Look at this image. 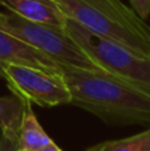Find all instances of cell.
I'll use <instances>...</instances> for the list:
<instances>
[{
    "label": "cell",
    "instance_id": "1",
    "mask_svg": "<svg viewBox=\"0 0 150 151\" xmlns=\"http://www.w3.org/2000/svg\"><path fill=\"white\" fill-rule=\"evenodd\" d=\"M71 104L106 123L150 125V93L100 72L61 65Z\"/></svg>",
    "mask_w": 150,
    "mask_h": 151
},
{
    "label": "cell",
    "instance_id": "2",
    "mask_svg": "<svg viewBox=\"0 0 150 151\" xmlns=\"http://www.w3.org/2000/svg\"><path fill=\"white\" fill-rule=\"evenodd\" d=\"M64 17L150 57V25L121 0H50Z\"/></svg>",
    "mask_w": 150,
    "mask_h": 151
},
{
    "label": "cell",
    "instance_id": "3",
    "mask_svg": "<svg viewBox=\"0 0 150 151\" xmlns=\"http://www.w3.org/2000/svg\"><path fill=\"white\" fill-rule=\"evenodd\" d=\"M64 29L105 74L150 93V57L140 56L118 42L92 33L68 19Z\"/></svg>",
    "mask_w": 150,
    "mask_h": 151
},
{
    "label": "cell",
    "instance_id": "4",
    "mask_svg": "<svg viewBox=\"0 0 150 151\" xmlns=\"http://www.w3.org/2000/svg\"><path fill=\"white\" fill-rule=\"evenodd\" d=\"M0 29L43 52L60 65L104 73L64 28L27 20L9 11H0Z\"/></svg>",
    "mask_w": 150,
    "mask_h": 151
},
{
    "label": "cell",
    "instance_id": "5",
    "mask_svg": "<svg viewBox=\"0 0 150 151\" xmlns=\"http://www.w3.org/2000/svg\"><path fill=\"white\" fill-rule=\"evenodd\" d=\"M0 77L7 81L11 91L21 101L41 107L71 104V93L63 74L24 65L0 64Z\"/></svg>",
    "mask_w": 150,
    "mask_h": 151
},
{
    "label": "cell",
    "instance_id": "6",
    "mask_svg": "<svg viewBox=\"0 0 150 151\" xmlns=\"http://www.w3.org/2000/svg\"><path fill=\"white\" fill-rule=\"evenodd\" d=\"M0 64H13L61 74V65L43 52L0 29Z\"/></svg>",
    "mask_w": 150,
    "mask_h": 151
},
{
    "label": "cell",
    "instance_id": "7",
    "mask_svg": "<svg viewBox=\"0 0 150 151\" xmlns=\"http://www.w3.org/2000/svg\"><path fill=\"white\" fill-rule=\"evenodd\" d=\"M0 7L31 21L60 28L65 25L66 19L50 0H0Z\"/></svg>",
    "mask_w": 150,
    "mask_h": 151
},
{
    "label": "cell",
    "instance_id": "8",
    "mask_svg": "<svg viewBox=\"0 0 150 151\" xmlns=\"http://www.w3.org/2000/svg\"><path fill=\"white\" fill-rule=\"evenodd\" d=\"M50 142L52 139L41 127L33 110H32V104H29L28 101H24V113L20 127H19L17 139H16L17 150L40 151Z\"/></svg>",
    "mask_w": 150,
    "mask_h": 151
},
{
    "label": "cell",
    "instance_id": "9",
    "mask_svg": "<svg viewBox=\"0 0 150 151\" xmlns=\"http://www.w3.org/2000/svg\"><path fill=\"white\" fill-rule=\"evenodd\" d=\"M24 113V101L15 94L0 97V133L1 137L11 141L17 139L19 127Z\"/></svg>",
    "mask_w": 150,
    "mask_h": 151
},
{
    "label": "cell",
    "instance_id": "10",
    "mask_svg": "<svg viewBox=\"0 0 150 151\" xmlns=\"http://www.w3.org/2000/svg\"><path fill=\"white\" fill-rule=\"evenodd\" d=\"M87 151H150V127L128 138L101 142Z\"/></svg>",
    "mask_w": 150,
    "mask_h": 151
},
{
    "label": "cell",
    "instance_id": "11",
    "mask_svg": "<svg viewBox=\"0 0 150 151\" xmlns=\"http://www.w3.org/2000/svg\"><path fill=\"white\" fill-rule=\"evenodd\" d=\"M132 9L140 16L142 20L150 16V0H129Z\"/></svg>",
    "mask_w": 150,
    "mask_h": 151
},
{
    "label": "cell",
    "instance_id": "12",
    "mask_svg": "<svg viewBox=\"0 0 150 151\" xmlns=\"http://www.w3.org/2000/svg\"><path fill=\"white\" fill-rule=\"evenodd\" d=\"M0 151H17V145L15 141L0 137Z\"/></svg>",
    "mask_w": 150,
    "mask_h": 151
},
{
    "label": "cell",
    "instance_id": "13",
    "mask_svg": "<svg viewBox=\"0 0 150 151\" xmlns=\"http://www.w3.org/2000/svg\"><path fill=\"white\" fill-rule=\"evenodd\" d=\"M40 151H63V150H61L60 147H58L57 145H56L55 142L52 141L49 145H47V146H45V147H43V149L40 150Z\"/></svg>",
    "mask_w": 150,
    "mask_h": 151
},
{
    "label": "cell",
    "instance_id": "14",
    "mask_svg": "<svg viewBox=\"0 0 150 151\" xmlns=\"http://www.w3.org/2000/svg\"><path fill=\"white\" fill-rule=\"evenodd\" d=\"M17 151H21V150H17Z\"/></svg>",
    "mask_w": 150,
    "mask_h": 151
}]
</instances>
